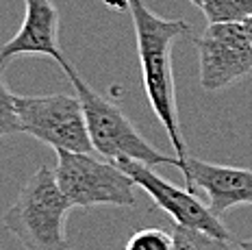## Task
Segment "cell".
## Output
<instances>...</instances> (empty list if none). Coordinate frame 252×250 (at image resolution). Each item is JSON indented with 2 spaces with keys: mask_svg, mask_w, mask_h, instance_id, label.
I'll use <instances>...</instances> for the list:
<instances>
[{
  "mask_svg": "<svg viewBox=\"0 0 252 250\" xmlns=\"http://www.w3.org/2000/svg\"><path fill=\"white\" fill-rule=\"evenodd\" d=\"M130 18H133L137 55L144 76V92L157 120L161 122L165 135L170 137L172 148L178 159V170L185 168L187 144L181 133V118L176 107V87L172 72V46L178 37L191 31L183 18H161L144 0H126Z\"/></svg>",
  "mask_w": 252,
  "mask_h": 250,
  "instance_id": "6da1fadb",
  "label": "cell"
},
{
  "mask_svg": "<svg viewBox=\"0 0 252 250\" xmlns=\"http://www.w3.org/2000/svg\"><path fill=\"white\" fill-rule=\"evenodd\" d=\"M72 205L57 185L55 170L37 168L24 183L18 200L2 216V224L26 250H70L65 220Z\"/></svg>",
  "mask_w": 252,
  "mask_h": 250,
  "instance_id": "7a4b0ae2",
  "label": "cell"
},
{
  "mask_svg": "<svg viewBox=\"0 0 252 250\" xmlns=\"http://www.w3.org/2000/svg\"><path fill=\"white\" fill-rule=\"evenodd\" d=\"M67 79L76 92V98L81 100L83 111H85V122H87V133L92 139V146L98 155H102L107 161H137L144 165H174L178 168L176 157H167L161 150H157L148 139L133 126L128 118L122 113V109L113 105L100 96L96 90L87 85L81 79V74L74 67L65 70Z\"/></svg>",
  "mask_w": 252,
  "mask_h": 250,
  "instance_id": "3957f363",
  "label": "cell"
},
{
  "mask_svg": "<svg viewBox=\"0 0 252 250\" xmlns=\"http://www.w3.org/2000/svg\"><path fill=\"white\" fill-rule=\"evenodd\" d=\"M57 153V185L65 200L81 209L92 207H135V181L113 161L96 159L87 153Z\"/></svg>",
  "mask_w": 252,
  "mask_h": 250,
  "instance_id": "277c9868",
  "label": "cell"
},
{
  "mask_svg": "<svg viewBox=\"0 0 252 250\" xmlns=\"http://www.w3.org/2000/svg\"><path fill=\"white\" fill-rule=\"evenodd\" d=\"M18 116L22 133L52 146L55 150L94 153L87 133L85 111L76 96H18Z\"/></svg>",
  "mask_w": 252,
  "mask_h": 250,
  "instance_id": "5b68a950",
  "label": "cell"
},
{
  "mask_svg": "<svg viewBox=\"0 0 252 250\" xmlns=\"http://www.w3.org/2000/svg\"><path fill=\"white\" fill-rule=\"evenodd\" d=\"M196 46L202 90H226L252 74V41L244 24H209Z\"/></svg>",
  "mask_w": 252,
  "mask_h": 250,
  "instance_id": "8992f818",
  "label": "cell"
},
{
  "mask_svg": "<svg viewBox=\"0 0 252 250\" xmlns=\"http://www.w3.org/2000/svg\"><path fill=\"white\" fill-rule=\"evenodd\" d=\"M113 163H118L135 181V185L141 187L152 198V202L174 220L176 226L196 228V231L209 233V235L222 237V239H235V235L224 226L222 220L207 205H202L193 191L176 187L170 181L161 179L150 165L128 161V159H120V161H113Z\"/></svg>",
  "mask_w": 252,
  "mask_h": 250,
  "instance_id": "52a82bcc",
  "label": "cell"
},
{
  "mask_svg": "<svg viewBox=\"0 0 252 250\" xmlns=\"http://www.w3.org/2000/svg\"><path fill=\"white\" fill-rule=\"evenodd\" d=\"M181 172L185 179V189L193 194L202 189L209 196V209L218 218L233 207L252 205V170L248 168L209 163L187 155L185 168Z\"/></svg>",
  "mask_w": 252,
  "mask_h": 250,
  "instance_id": "ba28073f",
  "label": "cell"
},
{
  "mask_svg": "<svg viewBox=\"0 0 252 250\" xmlns=\"http://www.w3.org/2000/svg\"><path fill=\"white\" fill-rule=\"evenodd\" d=\"M20 55H46L63 72L72 65L59 48V9L52 0H24L22 27L0 48V61L7 63Z\"/></svg>",
  "mask_w": 252,
  "mask_h": 250,
  "instance_id": "9c48e42d",
  "label": "cell"
},
{
  "mask_svg": "<svg viewBox=\"0 0 252 250\" xmlns=\"http://www.w3.org/2000/svg\"><path fill=\"white\" fill-rule=\"evenodd\" d=\"M172 250H239L237 239H222L196 231V228L176 226L172 231Z\"/></svg>",
  "mask_w": 252,
  "mask_h": 250,
  "instance_id": "30bf717a",
  "label": "cell"
},
{
  "mask_svg": "<svg viewBox=\"0 0 252 250\" xmlns=\"http://www.w3.org/2000/svg\"><path fill=\"white\" fill-rule=\"evenodd\" d=\"M200 9L209 24H244L252 15V0H202Z\"/></svg>",
  "mask_w": 252,
  "mask_h": 250,
  "instance_id": "8fae6325",
  "label": "cell"
},
{
  "mask_svg": "<svg viewBox=\"0 0 252 250\" xmlns=\"http://www.w3.org/2000/svg\"><path fill=\"white\" fill-rule=\"evenodd\" d=\"M4 65L0 61V137L22 133V124L18 116V96L4 83Z\"/></svg>",
  "mask_w": 252,
  "mask_h": 250,
  "instance_id": "7c38bea8",
  "label": "cell"
},
{
  "mask_svg": "<svg viewBox=\"0 0 252 250\" xmlns=\"http://www.w3.org/2000/svg\"><path fill=\"white\" fill-rule=\"evenodd\" d=\"M126 250H172V233L161 228H144L130 235Z\"/></svg>",
  "mask_w": 252,
  "mask_h": 250,
  "instance_id": "4fadbf2b",
  "label": "cell"
},
{
  "mask_svg": "<svg viewBox=\"0 0 252 250\" xmlns=\"http://www.w3.org/2000/svg\"><path fill=\"white\" fill-rule=\"evenodd\" d=\"M244 29H246V33H248V37H250V41H252V15L244 22Z\"/></svg>",
  "mask_w": 252,
  "mask_h": 250,
  "instance_id": "5bb4252c",
  "label": "cell"
},
{
  "mask_svg": "<svg viewBox=\"0 0 252 250\" xmlns=\"http://www.w3.org/2000/svg\"><path fill=\"white\" fill-rule=\"evenodd\" d=\"M239 250H252V239H246V242H239Z\"/></svg>",
  "mask_w": 252,
  "mask_h": 250,
  "instance_id": "9a60e30c",
  "label": "cell"
},
{
  "mask_svg": "<svg viewBox=\"0 0 252 250\" xmlns=\"http://www.w3.org/2000/svg\"><path fill=\"white\" fill-rule=\"evenodd\" d=\"M189 2H191V4H196V7H200V2H202V0H189Z\"/></svg>",
  "mask_w": 252,
  "mask_h": 250,
  "instance_id": "2e32d148",
  "label": "cell"
}]
</instances>
